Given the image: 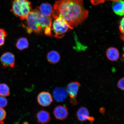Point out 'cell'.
I'll use <instances>...</instances> for the list:
<instances>
[{
	"instance_id": "cell-13",
	"label": "cell",
	"mask_w": 124,
	"mask_h": 124,
	"mask_svg": "<svg viewBox=\"0 0 124 124\" xmlns=\"http://www.w3.org/2000/svg\"><path fill=\"white\" fill-rule=\"evenodd\" d=\"M37 9L45 16L51 17L52 16L53 8L51 5L48 3L42 4Z\"/></svg>"
},
{
	"instance_id": "cell-9",
	"label": "cell",
	"mask_w": 124,
	"mask_h": 124,
	"mask_svg": "<svg viewBox=\"0 0 124 124\" xmlns=\"http://www.w3.org/2000/svg\"><path fill=\"white\" fill-rule=\"evenodd\" d=\"M68 95L66 90L61 87L56 88L53 91V95L55 100L58 102H62L66 100Z\"/></svg>"
},
{
	"instance_id": "cell-1",
	"label": "cell",
	"mask_w": 124,
	"mask_h": 124,
	"mask_svg": "<svg viewBox=\"0 0 124 124\" xmlns=\"http://www.w3.org/2000/svg\"><path fill=\"white\" fill-rule=\"evenodd\" d=\"M89 11L83 6V0H57L53 8L52 16L62 17L73 29L88 18Z\"/></svg>"
},
{
	"instance_id": "cell-21",
	"label": "cell",
	"mask_w": 124,
	"mask_h": 124,
	"mask_svg": "<svg viewBox=\"0 0 124 124\" xmlns=\"http://www.w3.org/2000/svg\"><path fill=\"white\" fill-rule=\"evenodd\" d=\"M7 113L4 108H0V122L3 120L6 117Z\"/></svg>"
},
{
	"instance_id": "cell-23",
	"label": "cell",
	"mask_w": 124,
	"mask_h": 124,
	"mask_svg": "<svg viewBox=\"0 0 124 124\" xmlns=\"http://www.w3.org/2000/svg\"><path fill=\"white\" fill-rule=\"evenodd\" d=\"M91 2L93 5H97L105 2V0H90Z\"/></svg>"
},
{
	"instance_id": "cell-11",
	"label": "cell",
	"mask_w": 124,
	"mask_h": 124,
	"mask_svg": "<svg viewBox=\"0 0 124 124\" xmlns=\"http://www.w3.org/2000/svg\"><path fill=\"white\" fill-rule=\"evenodd\" d=\"M36 117L38 122L42 124H47L50 120V116L49 113L44 110L39 111L37 113Z\"/></svg>"
},
{
	"instance_id": "cell-24",
	"label": "cell",
	"mask_w": 124,
	"mask_h": 124,
	"mask_svg": "<svg viewBox=\"0 0 124 124\" xmlns=\"http://www.w3.org/2000/svg\"><path fill=\"white\" fill-rule=\"evenodd\" d=\"M111 0V1H117L119 0Z\"/></svg>"
},
{
	"instance_id": "cell-5",
	"label": "cell",
	"mask_w": 124,
	"mask_h": 124,
	"mask_svg": "<svg viewBox=\"0 0 124 124\" xmlns=\"http://www.w3.org/2000/svg\"><path fill=\"white\" fill-rule=\"evenodd\" d=\"M80 87L79 83L77 82H71L67 86V92L70 97L71 103L74 105H76L77 103L76 99Z\"/></svg>"
},
{
	"instance_id": "cell-19",
	"label": "cell",
	"mask_w": 124,
	"mask_h": 124,
	"mask_svg": "<svg viewBox=\"0 0 124 124\" xmlns=\"http://www.w3.org/2000/svg\"><path fill=\"white\" fill-rule=\"evenodd\" d=\"M8 101L5 97L0 96V108H4L7 106Z\"/></svg>"
},
{
	"instance_id": "cell-10",
	"label": "cell",
	"mask_w": 124,
	"mask_h": 124,
	"mask_svg": "<svg viewBox=\"0 0 124 124\" xmlns=\"http://www.w3.org/2000/svg\"><path fill=\"white\" fill-rule=\"evenodd\" d=\"M77 116L78 120L81 122L89 120L93 122L94 119L90 117L89 111L86 108L83 107L79 108L77 112Z\"/></svg>"
},
{
	"instance_id": "cell-20",
	"label": "cell",
	"mask_w": 124,
	"mask_h": 124,
	"mask_svg": "<svg viewBox=\"0 0 124 124\" xmlns=\"http://www.w3.org/2000/svg\"><path fill=\"white\" fill-rule=\"evenodd\" d=\"M124 18L123 17L120 21V26H119V29L122 35L121 37L122 38H122H123V39L124 38Z\"/></svg>"
},
{
	"instance_id": "cell-2",
	"label": "cell",
	"mask_w": 124,
	"mask_h": 124,
	"mask_svg": "<svg viewBox=\"0 0 124 124\" xmlns=\"http://www.w3.org/2000/svg\"><path fill=\"white\" fill-rule=\"evenodd\" d=\"M26 20V24L23 26L28 33L34 32L39 34L44 32L46 36L52 35V17L43 15L36 9L30 12Z\"/></svg>"
},
{
	"instance_id": "cell-18",
	"label": "cell",
	"mask_w": 124,
	"mask_h": 124,
	"mask_svg": "<svg viewBox=\"0 0 124 124\" xmlns=\"http://www.w3.org/2000/svg\"><path fill=\"white\" fill-rule=\"evenodd\" d=\"M7 35L4 29L0 28V47L4 44L5 39Z\"/></svg>"
},
{
	"instance_id": "cell-7",
	"label": "cell",
	"mask_w": 124,
	"mask_h": 124,
	"mask_svg": "<svg viewBox=\"0 0 124 124\" xmlns=\"http://www.w3.org/2000/svg\"><path fill=\"white\" fill-rule=\"evenodd\" d=\"M37 101L41 106L46 107L51 104L53 101V99L50 93L43 91L38 94L37 97Z\"/></svg>"
},
{
	"instance_id": "cell-12",
	"label": "cell",
	"mask_w": 124,
	"mask_h": 124,
	"mask_svg": "<svg viewBox=\"0 0 124 124\" xmlns=\"http://www.w3.org/2000/svg\"><path fill=\"white\" fill-rule=\"evenodd\" d=\"M112 8L113 11L116 15L124 16V2L122 0L113 1Z\"/></svg>"
},
{
	"instance_id": "cell-3",
	"label": "cell",
	"mask_w": 124,
	"mask_h": 124,
	"mask_svg": "<svg viewBox=\"0 0 124 124\" xmlns=\"http://www.w3.org/2000/svg\"><path fill=\"white\" fill-rule=\"evenodd\" d=\"M31 3L28 0H14L11 11L22 21L26 19L32 11Z\"/></svg>"
},
{
	"instance_id": "cell-8",
	"label": "cell",
	"mask_w": 124,
	"mask_h": 124,
	"mask_svg": "<svg viewBox=\"0 0 124 124\" xmlns=\"http://www.w3.org/2000/svg\"><path fill=\"white\" fill-rule=\"evenodd\" d=\"M53 114L57 120H63L68 117V110L65 107L62 105H58L54 108Z\"/></svg>"
},
{
	"instance_id": "cell-17",
	"label": "cell",
	"mask_w": 124,
	"mask_h": 124,
	"mask_svg": "<svg viewBox=\"0 0 124 124\" xmlns=\"http://www.w3.org/2000/svg\"><path fill=\"white\" fill-rule=\"evenodd\" d=\"M10 94V89L5 84H0V96L4 97L8 96Z\"/></svg>"
},
{
	"instance_id": "cell-14",
	"label": "cell",
	"mask_w": 124,
	"mask_h": 124,
	"mask_svg": "<svg viewBox=\"0 0 124 124\" xmlns=\"http://www.w3.org/2000/svg\"><path fill=\"white\" fill-rule=\"evenodd\" d=\"M107 57L108 60L112 61H117L120 57V53L116 48L111 47L108 48L106 52Z\"/></svg>"
},
{
	"instance_id": "cell-16",
	"label": "cell",
	"mask_w": 124,
	"mask_h": 124,
	"mask_svg": "<svg viewBox=\"0 0 124 124\" xmlns=\"http://www.w3.org/2000/svg\"><path fill=\"white\" fill-rule=\"evenodd\" d=\"M16 47L20 50H23L28 47L29 43L27 39L21 38L18 40L16 43Z\"/></svg>"
},
{
	"instance_id": "cell-22",
	"label": "cell",
	"mask_w": 124,
	"mask_h": 124,
	"mask_svg": "<svg viewBox=\"0 0 124 124\" xmlns=\"http://www.w3.org/2000/svg\"><path fill=\"white\" fill-rule=\"evenodd\" d=\"M124 78H123L121 79L117 83L118 87L122 90H124Z\"/></svg>"
},
{
	"instance_id": "cell-4",
	"label": "cell",
	"mask_w": 124,
	"mask_h": 124,
	"mask_svg": "<svg viewBox=\"0 0 124 124\" xmlns=\"http://www.w3.org/2000/svg\"><path fill=\"white\" fill-rule=\"evenodd\" d=\"M51 31L54 32V37L59 38H62L66 32L71 29L67 23L61 17L55 18Z\"/></svg>"
},
{
	"instance_id": "cell-6",
	"label": "cell",
	"mask_w": 124,
	"mask_h": 124,
	"mask_svg": "<svg viewBox=\"0 0 124 124\" xmlns=\"http://www.w3.org/2000/svg\"><path fill=\"white\" fill-rule=\"evenodd\" d=\"M0 61L4 69L8 67L12 68L14 66L15 64V56L10 52L4 53L1 56Z\"/></svg>"
},
{
	"instance_id": "cell-15",
	"label": "cell",
	"mask_w": 124,
	"mask_h": 124,
	"mask_svg": "<svg viewBox=\"0 0 124 124\" xmlns=\"http://www.w3.org/2000/svg\"><path fill=\"white\" fill-rule=\"evenodd\" d=\"M46 58L49 62L55 64L59 61L60 57L59 54L55 51H52L48 53Z\"/></svg>"
}]
</instances>
